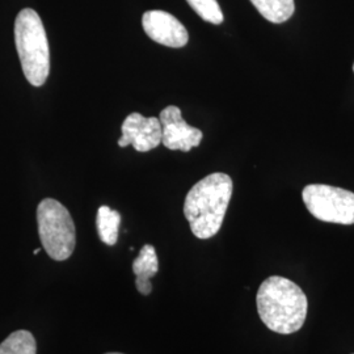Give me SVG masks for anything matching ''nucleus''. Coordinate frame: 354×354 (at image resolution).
Segmentation results:
<instances>
[{
	"mask_svg": "<svg viewBox=\"0 0 354 354\" xmlns=\"http://www.w3.org/2000/svg\"><path fill=\"white\" fill-rule=\"evenodd\" d=\"M232 188L231 177L222 172L203 177L192 187L184 203V215L196 238L210 239L218 234L227 212Z\"/></svg>",
	"mask_w": 354,
	"mask_h": 354,
	"instance_id": "f257e3e1",
	"label": "nucleus"
},
{
	"mask_svg": "<svg viewBox=\"0 0 354 354\" xmlns=\"http://www.w3.org/2000/svg\"><path fill=\"white\" fill-rule=\"evenodd\" d=\"M259 317L268 328L290 335L304 327L308 302L304 290L279 276L266 279L256 295Z\"/></svg>",
	"mask_w": 354,
	"mask_h": 354,
	"instance_id": "f03ea898",
	"label": "nucleus"
},
{
	"mask_svg": "<svg viewBox=\"0 0 354 354\" xmlns=\"http://www.w3.org/2000/svg\"><path fill=\"white\" fill-rule=\"evenodd\" d=\"M15 44L26 80L41 87L50 74V51L44 23L35 10H21L15 20Z\"/></svg>",
	"mask_w": 354,
	"mask_h": 354,
	"instance_id": "7ed1b4c3",
	"label": "nucleus"
},
{
	"mask_svg": "<svg viewBox=\"0 0 354 354\" xmlns=\"http://www.w3.org/2000/svg\"><path fill=\"white\" fill-rule=\"evenodd\" d=\"M37 225L42 247L51 259L68 260L75 250L76 230L64 205L54 198L42 200L37 207Z\"/></svg>",
	"mask_w": 354,
	"mask_h": 354,
	"instance_id": "20e7f679",
	"label": "nucleus"
},
{
	"mask_svg": "<svg viewBox=\"0 0 354 354\" xmlns=\"http://www.w3.org/2000/svg\"><path fill=\"white\" fill-rule=\"evenodd\" d=\"M307 210L319 221L354 225V193L326 184H311L302 192Z\"/></svg>",
	"mask_w": 354,
	"mask_h": 354,
	"instance_id": "39448f33",
	"label": "nucleus"
},
{
	"mask_svg": "<svg viewBox=\"0 0 354 354\" xmlns=\"http://www.w3.org/2000/svg\"><path fill=\"white\" fill-rule=\"evenodd\" d=\"M162 125V143L172 151L189 152L198 147L203 138V131L197 127H189L181 115V111L169 105L160 112L159 117Z\"/></svg>",
	"mask_w": 354,
	"mask_h": 354,
	"instance_id": "423d86ee",
	"label": "nucleus"
},
{
	"mask_svg": "<svg viewBox=\"0 0 354 354\" xmlns=\"http://www.w3.org/2000/svg\"><path fill=\"white\" fill-rule=\"evenodd\" d=\"M122 137L118 140L120 147L133 146L138 152L151 151L162 143V125L159 118L145 117L140 113L129 114L122 127Z\"/></svg>",
	"mask_w": 354,
	"mask_h": 354,
	"instance_id": "0eeeda50",
	"label": "nucleus"
},
{
	"mask_svg": "<svg viewBox=\"0 0 354 354\" xmlns=\"http://www.w3.org/2000/svg\"><path fill=\"white\" fill-rule=\"evenodd\" d=\"M142 26L152 41L168 48H184L189 35L187 28L176 17L165 11H147L142 17Z\"/></svg>",
	"mask_w": 354,
	"mask_h": 354,
	"instance_id": "6e6552de",
	"label": "nucleus"
},
{
	"mask_svg": "<svg viewBox=\"0 0 354 354\" xmlns=\"http://www.w3.org/2000/svg\"><path fill=\"white\" fill-rule=\"evenodd\" d=\"M133 273L136 274V286L142 295H150L152 291L151 279L159 270L156 251L151 244L142 247L138 257L133 263Z\"/></svg>",
	"mask_w": 354,
	"mask_h": 354,
	"instance_id": "1a4fd4ad",
	"label": "nucleus"
},
{
	"mask_svg": "<svg viewBox=\"0 0 354 354\" xmlns=\"http://www.w3.org/2000/svg\"><path fill=\"white\" fill-rule=\"evenodd\" d=\"M251 3L264 19L274 24L288 21L295 11L294 0H251Z\"/></svg>",
	"mask_w": 354,
	"mask_h": 354,
	"instance_id": "9d476101",
	"label": "nucleus"
},
{
	"mask_svg": "<svg viewBox=\"0 0 354 354\" xmlns=\"http://www.w3.org/2000/svg\"><path fill=\"white\" fill-rule=\"evenodd\" d=\"M121 214L109 206H100L96 216V227L100 241L106 245H114L118 241Z\"/></svg>",
	"mask_w": 354,
	"mask_h": 354,
	"instance_id": "9b49d317",
	"label": "nucleus"
},
{
	"mask_svg": "<svg viewBox=\"0 0 354 354\" xmlns=\"http://www.w3.org/2000/svg\"><path fill=\"white\" fill-rule=\"evenodd\" d=\"M0 354H37V342L29 330H15L0 344Z\"/></svg>",
	"mask_w": 354,
	"mask_h": 354,
	"instance_id": "f8f14e48",
	"label": "nucleus"
},
{
	"mask_svg": "<svg viewBox=\"0 0 354 354\" xmlns=\"http://www.w3.org/2000/svg\"><path fill=\"white\" fill-rule=\"evenodd\" d=\"M193 11L203 20L219 26L223 23V12L216 0H187Z\"/></svg>",
	"mask_w": 354,
	"mask_h": 354,
	"instance_id": "ddd939ff",
	"label": "nucleus"
},
{
	"mask_svg": "<svg viewBox=\"0 0 354 354\" xmlns=\"http://www.w3.org/2000/svg\"><path fill=\"white\" fill-rule=\"evenodd\" d=\"M41 252V250H39V248H37V250H35V251H33V254H38V253Z\"/></svg>",
	"mask_w": 354,
	"mask_h": 354,
	"instance_id": "4468645a",
	"label": "nucleus"
},
{
	"mask_svg": "<svg viewBox=\"0 0 354 354\" xmlns=\"http://www.w3.org/2000/svg\"><path fill=\"white\" fill-rule=\"evenodd\" d=\"M105 354H124V353H115V352H111V353H105Z\"/></svg>",
	"mask_w": 354,
	"mask_h": 354,
	"instance_id": "2eb2a0df",
	"label": "nucleus"
},
{
	"mask_svg": "<svg viewBox=\"0 0 354 354\" xmlns=\"http://www.w3.org/2000/svg\"><path fill=\"white\" fill-rule=\"evenodd\" d=\"M353 71H354V64H353Z\"/></svg>",
	"mask_w": 354,
	"mask_h": 354,
	"instance_id": "dca6fc26",
	"label": "nucleus"
}]
</instances>
